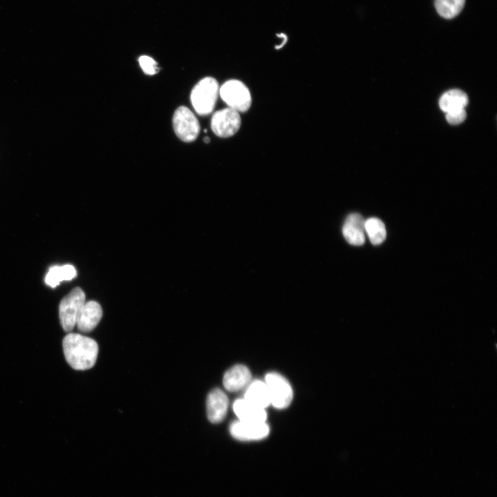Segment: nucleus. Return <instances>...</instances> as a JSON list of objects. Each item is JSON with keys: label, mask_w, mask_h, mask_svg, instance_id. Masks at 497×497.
I'll return each mask as SVG.
<instances>
[{"label": "nucleus", "mask_w": 497, "mask_h": 497, "mask_svg": "<svg viewBox=\"0 0 497 497\" xmlns=\"http://www.w3.org/2000/svg\"><path fill=\"white\" fill-rule=\"evenodd\" d=\"M77 275L75 268L71 264L62 266H53L50 268L45 278V282L52 288L56 287L64 280H71Z\"/></svg>", "instance_id": "16"}, {"label": "nucleus", "mask_w": 497, "mask_h": 497, "mask_svg": "<svg viewBox=\"0 0 497 497\" xmlns=\"http://www.w3.org/2000/svg\"><path fill=\"white\" fill-rule=\"evenodd\" d=\"M228 406L227 396L218 388L211 391L206 398V413L210 422L219 423L226 414Z\"/></svg>", "instance_id": "9"}, {"label": "nucleus", "mask_w": 497, "mask_h": 497, "mask_svg": "<svg viewBox=\"0 0 497 497\" xmlns=\"http://www.w3.org/2000/svg\"><path fill=\"white\" fill-rule=\"evenodd\" d=\"M365 220L358 213L349 215L342 227V233L348 243L354 246H360L364 243Z\"/></svg>", "instance_id": "11"}, {"label": "nucleus", "mask_w": 497, "mask_h": 497, "mask_svg": "<svg viewBox=\"0 0 497 497\" xmlns=\"http://www.w3.org/2000/svg\"><path fill=\"white\" fill-rule=\"evenodd\" d=\"M468 102L469 99L465 92L459 89H452L441 96L439 100V106L442 111L447 113L465 108Z\"/></svg>", "instance_id": "15"}, {"label": "nucleus", "mask_w": 497, "mask_h": 497, "mask_svg": "<svg viewBox=\"0 0 497 497\" xmlns=\"http://www.w3.org/2000/svg\"><path fill=\"white\" fill-rule=\"evenodd\" d=\"M219 90L217 80L211 77L203 78L194 86L191 93V101L197 114L208 115L213 112Z\"/></svg>", "instance_id": "2"}, {"label": "nucleus", "mask_w": 497, "mask_h": 497, "mask_svg": "<svg viewBox=\"0 0 497 497\" xmlns=\"http://www.w3.org/2000/svg\"><path fill=\"white\" fill-rule=\"evenodd\" d=\"M219 94L228 107L239 113L246 112L252 103L251 95L248 87L241 81L231 79L220 88Z\"/></svg>", "instance_id": "3"}, {"label": "nucleus", "mask_w": 497, "mask_h": 497, "mask_svg": "<svg viewBox=\"0 0 497 497\" xmlns=\"http://www.w3.org/2000/svg\"><path fill=\"white\" fill-rule=\"evenodd\" d=\"M139 63L144 72L146 75H153L159 71L157 63L148 56H141L139 58Z\"/></svg>", "instance_id": "19"}, {"label": "nucleus", "mask_w": 497, "mask_h": 497, "mask_svg": "<svg viewBox=\"0 0 497 497\" xmlns=\"http://www.w3.org/2000/svg\"><path fill=\"white\" fill-rule=\"evenodd\" d=\"M465 0H435V8L442 17L450 19L462 10Z\"/></svg>", "instance_id": "18"}, {"label": "nucleus", "mask_w": 497, "mask_h": 497, "mask_svg": "<svg viewBox=\"0 0 497 497\" xmlns=\"http://www.w3.org/2000/svg\"><path fill=\"white\" fill-rule=\"evenodd\" d=\"M85 293L79 287H75L60 302L59 313L60 323L65 331H70L76 325L79 313L85 302Z\"/></svg>", "instance_id": "4"}, {"label": "nucleus", "mask_w": 497, "mask_h": 497, "mask_svg": "<svg viewBox=\"0 0 497 497\" xmlns=\"http://www.w3.org/2000/svg\"><path fill=\"white\" fill-rule=\"evenodd\" d=\"M211 126L213 132L220 137L234 135L241 126L240 113L229 107L214 113Z\"/></svg>", "instance_id": "7"}, {"label": "nucleus", "mask_w": 497, "mask_h": 497, "mask_svg": "<svg viewBox=\"0 0 497 497\" xmlns=\"http://www.w3.org/2000/svg\"><path fill=\"white\" fill-rule=\"evenodd\" d=\"M173 126L176 135L184 142L195 141L200 131L197 117L184 106L175 110L173 117Z\"/></svg>", "instance_id": "5"}, {"label": "nucleus", "mask_w": 497, "mask_h": 497, "mask_svg": "<svg viewBox=\"0 0 497 497\" xmlns=\"http://www.w3.org/2000/svg\"><path fill=\"white\" fill-rule=\"evenodd\" d=\"M251 380V373L244 365L236 364L224 375L223 384L229 391H237L246 387Z\"/></svg>", "instance_id": "12"}, {"label": "nucleus", "mask_w": 497, "mask_h": 497, "mask_svg": "<svg viewBox=\"0 0 497 497\" xmlns=\"http://www.w3.org/2000/svg\"><path fill=\"white\" fill-rule=\"evenodd\" d=\"M230 432L233 438L239 440H257L269 435V427L266 422H248L238 420L231 425Z\"/></svg>", "instance_id": "8"}, {"label": "nucleus", "mask_w": 497, "mask_h": 497, "mask_svg": "<svg viewBox=\"0 0 497 497\" xmlns=\"http://www.w3.org/2000/svg\"><path fill=\"white\" fill-rule=\"evenodd\" d=\"M204 142L205 143H208L210 142V139L208 137H206L204 138Z\"/></svg>", "instance_id": "21"}, {"label": "nucleus", "mask_w": 497, "mask_h": 497, "mask_svg": "<svg viewBox=\"0 0 497 497\" xmlns=\"http://www.w3.org/2000/svg\"><path fill=\"white\" fill-rule=\"evenodd\" d=\"M102 317V309L100 304L93 300L85 302L77 319L78 329L84 333L93 330Z\"/></svg>", "instance_id": "10"}, {"label": "nucleus", "mask_w": 497, "mask_h": 497, "mask_svg": "<svg viewBox=\"0 0 497 497\" xmlns=\"http://www.w3.org/2000/svg\"><path fill=\"white\" fill-rule=\"evenodd\" d=\"M467 117V113L465 110L459 109L446 113V119L449 124L451 125H458L463 122Z\"/></svg>", "instance_id": "20"}, {"label": "nucleus", "mask_w": 497, "mask_h": 497, "mask_svg": "<svg viewBox=\"0 0 497 497\" xmlns=\"http://www.w3.org/2000/svg\"><path fill=\"white\" fill-rule=\"evenodd\" d=\"M243 399L263 409L271 405L268 387L265 382L260 380H255L248 386Z\"/></svg>", "instance_id": "14"}, {"label": "nucleus", "mask_w": 497, "mask_h": 497, "mask_svg": "<svg viewBox=\"0 0 497 497\" xmlns=\"http://www.w3.org/2000/svg\"><path fill=\"white\" fill-rule=\"evenodd\" d=\"M62 346L66 360L74 369L86 370L95 365L99 347L93 339L70 333L63 339Z\"/></svg>", "instance_id": "1"}, {"label": "nucleus", "mask_w": 497, "mask_h": 497, "mask_svg": "<svg viewBox=\"0 0 497 497\" xmlns=\"http://www.w3.org/2000/svg\"><path fill=\"white\" fill-rule=\"evenodd\" d=\"M233 411L239 420L248 422H266L265 409L258 407L244 399L235 400L233 405Z\"/></svg>", "instance_id": "13"}, {"label": "nucleus", "mask_w": 497, "mask_h": 497, "mask_svg": "<svg viewBox=\"0 0 497 497\" xmlns=\"http://www.w3.org/2000/svg\"><path fill=\"white\" fill-rule=\"evenodd\" d=\"M364 230L373 245L380 244L386 238L384 224L376 217H371L365 220Z\"/></svg>", "instance_id": "17"}, {"label": "nucleus", "mask_w": 497, "mask_h": 497, "mask_svg": "<svg viewBox=\"0 0 497 497\" xmlns=\"http://www.w3.org/2000/svg\"><path fill=\"white\" fill-rule=\"evenodd\" d=\"M265 383L268 387L271 404L277 409H284L291 402L293 391L289 382L277 373L266 375Z\"/></svg>", "instance_id": "6"}]
</instances>
